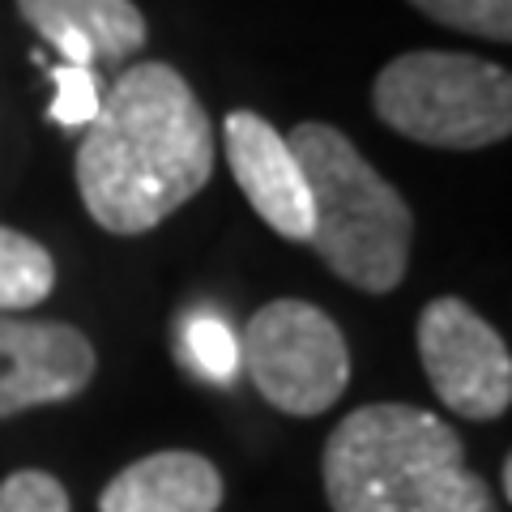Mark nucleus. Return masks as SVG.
<instances>
[{
  "mask_svg": "<svg viewBox=\"0 0 512 512\" xmlns=\"http://www.w3.org/2000/svg\"><path fill=\"white\" fill-rule=\"evenodd\" d=\"M94 367L99 359L82 329L0 312V419L86 393Z\"/></svg>",
  "mask_w": 512,
  "mask_h": 512,
  "instance_id": "7",
  "label": "nucleus"
},
{
  "mask_svg": "<svg viewBox=\"0 0 512 512\" xmlns=\"http://www.w3.org/2000/svg\"><path fill=\"white\" fill-rule=\"evenodd\" d=\"M239 367L274 410L312 419L350 384V346L338 320L303 299H274L248 320Z\"/></svg>",
  "mask_w": 512,
  "mask_h": 512,
  "instance_id": "5",
  "label": "nucleus"
},
{
  "mask_svg": "<svg viewBox=\"0 0 512 512\" xmlns=\"http://www.w3.org/2000/svg\"><path fill=\"white\" fill-rule=\"evenodd\" d=\"M35 64H43L47 77L56 86V99L47 107V120H56L60 128H86L103 107V86L99 73L86 64H47L43 52H35Z\"/></svg>",
  "mask_w": 512,
  "mask_h": 512,
  "instance_id": "13",
  "label": "nucleus"
},
{
  "mask_svg": "<svg viewBox=\"0 0 512 512\" xmlns=\"http://www.w3.org/2000/svg\"><path fill=\"white\" fill-rule=\"evenodd\" d=\"M222 141H227L231 175L252 210L282 239L308 244L312 197L286 137L265 116H256V111H231L227 124H222Z\"/></svg>",
  "mask_w": 512,
  "mask_h": 512,
  "instance_id": "8",
  "label": "nucleus"
},
{
  "mask_svg": "<svg viewBox=\"0 0 512 512\" xmlns=\"http://www.w3.org/2000/svg\"><path fill=\"white\" fill-rule=\"evenodd\" d=\"M222 474L210 457L167 448L124 466L99 495V512H218Z\"/></svg>",
  "mask_w": 512,
  "mask_h": 512,
  "instance_id": "10",
  "label": "nucleus"
},
{
  "mask_svg": "<svg viewBox=\"0 0 512 512\" xmlns=\"http://www.w3.org/2000/svg\"><path fill=\"white\" fill-rule=\"evenodd\" d=\"M423 18L466 30V35L508 43L512 39V0H410Z\"/></svg>",
  "mask_w": 512,
  "mask_h": 512,
  "instance_id": "14",
  "label": "nucleus"
},
{
  "mask_svg": "<svg viewBox=\"0 0 512 512\" xmlns=\"http://www.w3.org/2000/svg\"><path fill=\"white\" fill-rule=\"evenodd\" d=\"M0 512H69V491L43 470H18L0 483Z\"/></svg>",
  "mask_w": 512,
  "mask_h": 512,
  "instance_id": "15",
  "label": "nucleus"
},
{
  "mask_svg": "<svg viewBox=\"0 0 512 512\" xmlns=\"http://www.w3.org/2000/svg\"><path fill=\"white\" fill-rule=\"evenodd\" d=\"M419 359L440 402L461 419L487 423L512 406L508 342L470 303L453 295L419 312Z\"/></svg>",
  "mask_w": 512,
  "mask_h": 512,
  "instance_id": "6",
  "label": "nucleus"
},
{
  "mask_svg": "<svg viewBox=\"0 0 512 512\" xmlns=\"http://www.w3.org/2000/svg\"><path fill=\"white\" fill-rule=\"evenodd\" d=\"M56 291L52 252L30 235L0 227V312H26Z\"/></svg>",
  "mask_w": 512,
  "mask_h": 512,
  "instance_id": "11",
  "label": "nucleus"
},
{
  "mask_svg": "<svg viewBox=\"0 0 512 512\" xmlns=\"http://www.w3.org/2000/svg\"><path fill=\"white\" fill-rule=\"evenodd\" d=\"M77 192L111 235H146L214 175V124L163 60H141L103 94L77 146Z\"/></svg>",
  "mask_w": 512,
  "mask_h": 512,
  "instance_id": "1",
  "label": "nucleus"
},
{
  "mask_svg": "<svg viewBox=\"0 0 512 512\" xmlns=\"http://www.w3.org/2000/svg\"><path fill=\"white\" fill-rule=\"evenodd\" d=\"M286 146L312 197V252L363 295L397 291L414 244V214L402 192L333 124H299Z\"/></svg>",
  "mask_w": 512,
  "mask_h": 512,
  "instance_id": "3",
  "label": "nucleus"
},
{
  "mask_svg": "<svg viewBox=\"0 0 512 512\" xmlns=\"http://www.w3.org/2000/svg\"><path fill=\"white\" fill-rule=\"evenodd\" d=\"M18 13L64 64H124L146 47V13L133 0H18Z\"/></svg>",
  "mask_w": 512,
  "mask_h": 512,
  "instance_id": "9",
  "label": "nucleus"
},
{
  "mask_svg": "<svg viewBox=\"0 0 512 512\" xmlns=\"http://www.w3.org/2000/svg\"><path fill=\"white\" fill-rule=\"evenodd\" d=\"M500 495L512 500V461H504V478H500Z\"/></svg>",
  "mask_w": 512,
  "mask_h": 512,
  "instance_id": "16",
  "label": "nucleus"
},
{
  "mask_svg": "<svg viewBox=\"0 0 512 512\" xmlns=\"http://www.w3.org/2000/svg\"><path fill=\"white\" fill-rule=\"evenodd\" d=\"M180 359L201 380L231 384L239 376V338L218 312H192L180 325Z\"/></svg>",
  "mask_w": 512,
  "mask_h": 512,
  "instance_id": "12",
  "label": "nucleus"
},
{
  "mask_svg": "<svg viewBox=\"0 0 512 512\" xmlns=\"http://www.w3.org/2000/svg\"><path fill=\"white\" fill-rule=\"evenodd\" d=\"M320 474L333 512H500L457 431L406 402L350 410L329 431Z\"/></svg>",
  "mask_w": 512,
  "mask_h": 512,
  "instance_id": "2",
  "label": "nucleus"
},
{
  "mask_svg": "<svg viewBox=\"0 0 512 512\" xmlns=\"http://www.w3.org/2000/svg\"><path fill=\"white\" fill-rule=\"evenodd\" d=\"M376 116L419 146L483 150L512 133V77L466 52H406L372 86Z\"/></svg>",
  "mask_w": 512,
  "mask_h": 512,
  "instance_id": "4",
  "label": "nucleus"
}]
</instances>
